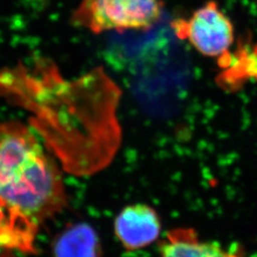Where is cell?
I'll list each match as a JSON object with an SVG mask.
<instances>
[{
    "label": "cell",
    "mask_w": 257,
    "mask_h": 257,
    "mask_svg": "<svg viewBox=\"0 0 257 257\" xmlns=\"http://www.w3.org/2000/svg\"><path fill=\"white\" fill-rule=\"evenodd\" d=\"M62 171L32 128L0 122V249L37 254L41 227L68 205Z\"/></svg>",
    "instance_id": "6da1fadb"
},
{
    "label": "cell",
    "mask_w": 257,
    "mask_h": 257,
    "mask_svg": "<svg viewBox=\"0 0 257 257\" xmlns=\"http://www.w3.org/2000/svg\"><path fill=\"white\" fill-rule=\"evenodd\" d=\"M162 16L160 0H80L72 21L99 35L109 31H145Z\"/></svg>",
    "instance_id": "7a4b0ae2"
},
{
    "label": "cell",
    "mask_w": 257,
    "mask_h": 257,
    "mask_svg": "<svg viewBox=\"0 0 257 257\" xmlns=\"http://www.w3.org/2000/svg\"><path fill=\"white\" fill-rule=\"evenodd\" d=\"M176 36L188 39L203 55L217 57L228 52L233 42L232 24L214 1L208 2L193 16L174 22Z\"/></svg>",
    "instance_id": "3957f363"
},
{
    "label": "cell",
    "mask_w": 257,
    "mask_h": 257,
    "mask_svg": "<svg viewBox=\"0 0 257 257\" xmlns=\"http://www.w3.org/2000/svg\"><path fill=\"white\" fill-rule=\"evenodd\" d=\"M161 220L157 211L143 203L128 205L116 215L113 230L124 249L136 251L159 238Z\"/></svg>",
    "instance_id": "277c9868"
},
{
    "label": "cell",
    "mask_w": 257,
    "mask_h": 257,
    "mask_svg": "<svg viewBox=\"0 0 257 257\" xmlns=\"http://www.w3.org/2000/svg\"><path fill=\"white\" fill-rule=\"evenodd\" d=\"M160 257H241L222 248L219 244L199 238L190 228L169 230L159 245Z\"/></svg>",
    "instance_id": "5b68a950"
},
{
    "label": "cell",
    "mask_w": 257,
    "mask_h": 257,
    "mask_svg": "<svg viewBox=\"0 0 257 257\" xmlns=\"http://www.w3.org/2000/svg\"><path fill=\"white\" fill-rule=\"evenodd\" d=\"M52 257H102L100 239L86 223L70 225L54 241Z\"/></svg>",
    "instance_id": "8992f818"
},
{
    "label": "cell",
    "mask_w": 257,
    "mask_h": 257,
    "mask_svg": "<svg viewBox=\"0 0 257 257\" xmlns=\"http://www.w3.org/2000/svg\"><path fill=\"white\" fill-rule=\"evenodd\" d=\"M0 257H17L12 251L10 250H1L0 251Z\"/></svg>",
    "instance_id": "52a82bcc"
}]
</instances>
